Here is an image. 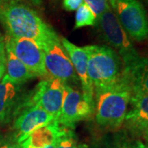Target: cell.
I'll list each match as a JSON object with an SVG mask.
<instances>
[{
  "mask_svg": "<svg viewBox=\"0 0 148 148\" xmlns=\"http://www.w3.org/2000/svg\"><path fill=\"white\" fill-rule=\"evenodd\" d=\"M0 23L6 36L32 40L42 49L59 37L53 27L21 0H9L0 6Z\"/></svg>",
  "mask_w": 148,
  "mask_h": 148,
  "instance_id": "obj_1",
  "label": "cell"
},
{
  "mask_svg": "<svg viewBox=\"0 0 148 148\" xmlns=\"http://www.w3.org/2000/svg\"><path fill=\"white\" fill-rule=\"evenodd\" d=\"M95 90V121L103 127L115 130L121 127L127 112L132 90L121 74L115 82Z\"/></svg>",
  "mask_w": 148,
  "mask_h": 148,
  "instance_id": "obj_2",
  "label": "cell"
},
{
  "mask_svg": "<svg viewBox=\"0 0 148 148\" xmlns=\"http://www.w3.org/2000/svg\"><path fill=\"white\" fill-rule=\"evenodd\" d=\"M87 53V73L94 88L115 82L121 76V58L114 49L106 45L84 46Z\"/></svg>",
  "mask_w": 148,
  "mask_h": 148,
  "instance_id": "obj_3",
  "label": "cell"
},
{
  "mask_svg": "<svg viewBox=\"0 0 148 148\" xmlns=\"http://www.w3.org/2000/svg\"><path fill=\"white\" fill-rule=\"evenodd\" d=\"M96 25L105 40L119 55L124 67L140 57L110 7L97 18Z\"/></svg>",
  "mask_w": 148,
  "mask_h": 148,
  "instance_id": "obj_4",
  "label": "cell"
},
{
  "mask_svg": "<svg viewBox=\"0 0 148 148\" xmlns=\"http://www.w3.org/2000/svg\"><path fill=\"white\" fill-rule=\"evenodd\" d=\"M111 9L127 36L137 41L148 39V17L138 0H109Z\"/></svg>",
  "mask_w": 148,
  "mask_h": 148,
  "instance_id": "obj_5",
  "label": "cell"
},
{
  "mask_svg": "<svg viewBox=\"0 0 148 148\" xmlns=\"http://www.w3.org/2000/svg\"><path fill=\"white\" fill-rule=\"evenodd\" d=\"M45 65L49 78L61 80L64 83H78L79 79L74 70L66 50L63 47L60 38L48 43L44 48Z\"/></svg>",
  "mask_w": 148,
  "mask_h": 148,
  "instance_id": "obj_6",
  "label": "cell"
},
{
  "mask_svg": "<svg viewBox=\"0 0 148 148\" xmlns=\"http://www.w3.org/2000/svg\"><path fill=\"white\" fill-rule=\"evenodd\" d=\"M4 43L6 49L14 53L36 77H48L45 65V52L35 41L26 38L6 36Z\"/></svg>",
  "mask_w": 148,
  "mask_h": 148,
  "instance_id": "obj_7",
  "label": "cell"
},
{
  "mask_svg": "<svg viewBox=\"0 0 148 148\" xmlns=\"http://www.w3.org/2000/svg\"><path fill=\"white\" fill-rule=\"evenodd\" d=\"M93 112L94 108L85 100L82 92L65 84L62 109L57 120L61 126L72 129L77 122L88 119Z\"/></svg>",
  "mask_w": 148,
  "mask_h": 148,
  "instance_id": "obj_8",
  "label": "cell"
},
{
  "mask_svg": "<svg viewBox=\"0 0 148 148\" xmlns=\"http://www.w3.org/2000/svg\"><path fill=\"white\" fill-rule=\"evenodd\" d=\"M60 40L73 65L74 70L81 82L82 90V93L84 99L95 108L94 87L87 73V53L85 48L74 45L64 37H61Z\"/></svg>",
  "mask_w": 148,
  "mask_h": 148,
  "instance_id": "obj_9",
  "label": "cell"
},
{
  "mask_svg": "<svg viewBox=\"0 0 148 148\" xmlns=\"http://www.w3.org/2000/svg\"><path fill=\"white\" fill-rule=\"evenodd\" d=\"M54 119L38 104L21 110L14 120L15 141L20 143L34 131L49 124Z\"/></svg>",
  "mask_w": 148,
  "mask_h": 148,
  "instance_id": "obj_10",
  "label": "cell"
},
{
  "mask_svg": "<svg viewBox=\"0 0 148 148\" xmlns=\"http://www.w3.org/2000/svg\"><path fill=\"white\" fill-rule=\"evenodd\" d=\"M61 80L49 78L40 82L38 105L58 120L63 105L64 86Z\"/></svg>",
  "mask_w": 148,
  "mask_h": 148,
  "instance_id": "obj_11",
  "label": "cell"
},
{
  "mask_svg": "<svg viewBox=\"0 0 148 148\" xmlns=\"http://www.w3.org/2000/svg\"><path fill=\"white\" fill-rule=\"evenodd\" d=\"M131 109L127 112L124 123L130 130L145 134L148 131V95L132 94Z\"/></svg>",
  "mask_w": 148,
  "mask_h": 148,
  "instance_id": "obj_12",
  "label": "cell"
},
{
  "mask_svg": "<svg viewBox=\"0 0 148 148\" xmlns=\"http://www.w3.org/2000/svg\"><path fill=\"white\" fill-rule=\"evenodd\" d=\"M62 129L63 126L57 120H53L47 125L34 131L19 144L21 148L55 147Z\"/></svg>",
  "mask_w": 148,
  "mask_h": 148,
  "instance_id": "obj_13",
  "label": "cell"
},
{
  "mask_svg": "<svg viewBox=\"0 0 148 148\" xmlns=\"http://www.w3.org/2000/svg\"><path fill=\"white\" fill-rule=\"evenodd\" d=\"M131 87L132 94L148 95V58L139 57L122 72Z\"/></svg>",
  "mask_w": 148,
  "mask_h": 148,
  "instance_id": "obj_14",
  "label": "cell"
},
{
  "mask_svg": "<svg viewBox=\"0 0 148 148\" xmlns=\"http://www.w3.org/2000/svg\"><path fill=\"white\" fill-rule=\"evenodd\" d=\"M19 86L14 84L6 76L0 82V123L8 122L12 116L18 103Z\"/></svg>",
  "mask_w": 148,
  "mask_h": 148,
  "instance_id": "obj_15",
  "label": "cell"
},
{
  "mask_svg": "<svg viewBox=\"0 0 148 148\" xmlns=\"http://www.w3.org/2000/svg\"><path fill=\"white\" fill-rule=\"evenodd\" d=\"M6 77L17 86H21L32 78L36 77V76L8 49H6Z\"/></svg>",
  "mask_w": 148,
  "mask_h": 148,
  "instance_id": "obj_16",
  "label": "cell"
},
{
  "mask_svg": "<svg viewBox=\"0 0 148 148\" xmlns=\"http://www.w3.org/2000/svg\"><path fill=\"white\" fill-rule=\"evenodd\" d=\"M97 17L90 8L83 3L77 8L75 16L74 30L84 27H93L96 25Z\"/></svg>",
  "mask_w": 148,
  "mask_h": 148,
  "instance_id": "obj_17",
  "label": "cell"
},
{
  "mask_svg": "<svg viewBox=\"0 0 148 148\" xmlns=\"http://www.w3.org/2000/svg\"><path fill=\"white\" fill-rule=\"evenodd\" d=\"M55 148H81L75 134L71 128L63 127L58 137Z\"/></svg>",
  "mask_w": 148,
  "mask_h": 148,
  "instance_id": "obj_18",
  "label": "cell"
},
{
  "mask_svg": "<svg viewBox=\"0 0 148 148\" xmlns=\"http://www.w3.org/2000/svg\"><path fill=\"white\" fill-rule=\"evenodd\" d=\"M83 1L94 12V14L97 18L110 7L109 3V0H83Z\"/></svg>",
  "mask_w": 148,
  "mask_h": 148,
  "instance_id": "obj_19",
  "label": "cell"
},
{
  "mask_svg": "<svg viewBox=\"0 0 148 148\" xmlns=\"http://www.w3.org/2000/svg\"><path fill=\"white\" fill-rule=\"evenodd\" d=\"M6 71V49L5 43H0V79Z\"/></svg>",
  "mask_w": 148,
  "mask_h": 148,
  "instance_id": "obj_20",
  "label": "cell"
},
{
  "mask_svg": "<svg viewBox=\"0 0 148 148\" xmlns=\"http://www.w3.org/2000/svg\"><path fill=\"white\" fill-rule=\"evenodd\" d=\"M83 3V0H63V6L66 11L77 10V8Z\"/></svg>",
  "mask_w": 148,
  "mask_h": 148,
  "instance_id": "obj_21",
  "label": "cell"
},
{
  "mask_svg": "<svg viewBox=\"0 0 148 148\" xmlns=\"http://www.w3.org/2000/svg\"><path fill=\"white\" fill-rule=\"evenodd\" d=\"M0 148H21L20 144L16 141L11 140H1L0 141Z\"/></svg>",
  "mask_w": 148,
  "mask_h": 148,
  "instance_id": "obj_22",
  "label": "cell"
},
{
  "mask_svg": "<svg viewBox=\"0 0 148 148\" xmlns=\"http://www.w3.org/2000/svg\"><path fill=\"white\" fill-rule=\"evenodd\" d=\"M122 148H148V147L141 141H135L132 143L124 144Z\"/></svg>",
  "mask_w": 148,
  "mask_h": 148,
  "instance_id": "obj_23",
  "label": "cell"
},
{
  "mask_svg": "<svg viewBox=\"0 0 148 148\" xmlns=\"http://www.w3.org/2000/svg\"><path fill=\"white\" fill-rule=\"evenodd\" d=\"M29 2H31L32 4H34V5H36L39 6L41 4V3H42V0H28Z\"/></svg>",
  "mask_w": 148,
  "mask_h": 148,
  "instance_id": "obj_24",
  "label": "cell"
},
{
  "mask_svg": "<svg viewBox=\"0 0 148 148\" xmlns=\"http://www.w3.org/2000/svg\"><path fill=\"white\" fill-rule=\"evenodd\" d=\"M4 42V36L2 35V33L0 32V43Z\"/></svg>",
  "mask_w": 148,
  "mask_h": 148,
  "instance_id": "obj_25",
  "label": "cell"
},
{
  "mask_svg": "<svg viewBox=\"0 0 148 148\" xmlns=\"http://www.w3.org/2000/svg\"><path fill=\"white\" fill-rule=\"evenodd\" d=\"M9 0H0V6H2L3 4L6 3L7 2H8Z\"/></svg>",
  "mask_w": 148,
  "mask_h": 148,
  "instance_id": "obj_26",
  "label": "cell"
},
{
  "mask_svg": "<svg viewBox=\"0 0 148 148\" xmlns=\"http://www.w3.org/2000/svg\"><path fill=\"white\" fill-rule=\"evenodd\" d=\"M144 137H145V138H146V140L147 141V143H148V131L145 134H144Z\"/></svg>",
  "mask_w": 148,
  "mask_h": 148,
  "instance_id": "obj_27",
  "label": "cell"
},
{
  "mask_svg": "<svg viewBox=\"0 0 148 148\" xmlns=\"http://www.w3.org/2000/svg\"><path fill=\"white\" fill-rule=\"evenodd\" d=\"M147 1H148V0H147Z\"/></svg>",
  "mask_w": 148,
  "mask_h": 148,
  "instance_id": "obj_28",
  "label": "cell"
}]
</instances>
